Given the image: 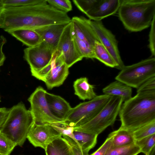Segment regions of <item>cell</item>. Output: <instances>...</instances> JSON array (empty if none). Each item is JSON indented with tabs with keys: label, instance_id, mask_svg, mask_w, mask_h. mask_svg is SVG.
<instances>
[{
	"label": "cell",
	"instance_id": "cell-1",
	"mask_svg": "<svg viewBox=\"0 0 155 155\" xmlns=\"http://www.w3.org/2000/svg\"><path fill=\"white\" fill-rule=\"evenodd\" d=\"M71 21L67 13L47 2L0 9V28L6 32L19 29L35 30L52 25L67 24Z\"/></svg>",
	"mask_w": 155,
	"mask_h": 155
},
{
	"label": "cell",
	"instance_id": "cell-2",
	"mask_svg": "<svg viewBox=\"0 0 155 155\" xmlns=\"http://www.w3.org/2000/svg\"><path fill=\"white\" fill-rule=\"evenodd\" d=\"M121 127L132 131L155 120V96L137 93L124 101L119 113Z\"/></svg>",
	"mask_w": 155,
	"mask_h": 155
},
{
	"label": "cell",
	"instance_id": "cell-3",
	"mask_svg": "<svg viewBox=\"0 0 155 155\" xmlns=\"http://www.w3.org/2000/svg\"><path fill=\"white\" fill-rule=\"evenodd\" d=\"M117 12L127 30L140 31L150 26L155 16V0H121Z\"/></svg>",
	"mask_w": 155,
	"mask_h": 155
},
{
	"label": "cell",
	"instance_id": "cell-4",
	"mask_svg": "<svg viewBox=\"0 0 155 155\" xmlns=\"http://www.w3.org/2000/svg\"><path fill=\"white\" fill-rule=\"evenodd\" d=\"M34 123L29 110L20 102L9 109L8 116L0 128V132L15 143L23 146L28 133Z\"/></svg>",
	"mask_w": 155,
	"mask_h": 155
},
{
	"label": "cell",
	"instance_id": "cell-5",
	"mask_svg": "<svg viewBox=\"0 0 155 155\" xmlns=\"http://www.w3.org/2000/svg\"><path fill=\"white\" fill-rule=\"evenodd\" d=\"M123 102L122 97L113 96L93 119L76 130L98 135L108 126L114 123Z\"/></svg>",
	"mask_w": 155,
	"mask_h": 155
},
{
	"label": "cell",
	"instance_id": "cell-6",
	"mask_svg": "<svg viewBox=\"0 0 155 155\" xmlns=\"http://www.w3.org/2000/svg\"><path fill=\"white\" fill-rule=\"evenodd\" d=\"M111 96L105 94L97 95L72 108L65 120L66 125L75 128L87 123L96 116Z\"/></svg>",
	"mask_w": 155,
	"mask_h": 155
},
{
	"label": "cell",
	"instance_id": "cell-7",
	"mask_svg": "<svg viewBox=\"0 0 155 155\" xmlns=\"http://www.w3.org/2000/svg\"><path fill=\"white\" fill-rule=\"evenodd\" d=\"M155 77V58H149L129 66H124L115 78L127 85L138 89Z\"/></svg>",
	"mask_w": 155,
	"mask_h": 155
},
{
	"label": "cell",
	"instance_id": "cell-8",
	"mask_svg": "<svg viewBox=\"0 0 155 155\" xmlns=\"http://www.w3.org/2000/svg\"><path fill=\"white\" fill-rule=\"evenodd\" d=\"M46 92L42 87L38 86L28 99L31 105L29 110L34 123L51 125H66L64 121L56 117L51 111L45 97Z\"/></svg>",
	"mask_w": 155,
	"mask_h": 155
},
{
	"label": "cell",
	"instance_id": "cell-9",
	"mask_svg": "<svg viewBox=\"0 0 155 155\" xmlns=\"http://www.w3.org/2000/svg\"><path fill=\"white\" fill-rule=\"evenodd\" d=\"M95 32L100 42L111 55L121 70L125 66L120 55L118 43L115 35L104 25L101 21H95L85 18Z\"/></svg>",
	"mask_w": 155,
	"mask_h": 155
},
{
	"label": "cell",
	"instance_id": "cell-10",
	"mask_svg": "<svg viewBox=\"0 0 155 155\" xmlns=\"http://www.w3.org/2000/svg\"><path fill=\"white\" fill-rule=\"evenodd\" d=\"M55 51L52 46L42 41L35 46L25 49L24 58L29 65L31 71H37L51 62Z\"/></svg>",
	"mask_w": 155,
	"mask_h": 155
},
{
	"label": "cell",
	"instance_id": "cell-11",
	"mask_svg": "<svg viewBox=\"0 0 155 155\" xmlns=\"http://www.w3.org/2000/svg\"><path fill=\"white\" fill-rule=\"evenodd\" d=\"M56 51L61 56L64 61L69 68L83 58L76 47L71 21L67 24L64 27Z\"/></svg>",
	"mask_w": 155,
	"mask_h": 155
},
{
	"label": "cell",
	"instance_id": "cell-12",
	"mask_svg": "<svg viewBox=\"0 0 155 155\" xmlns=\"http://www.w3.org/2000/svg\"><path fill=\"white\" fill-rule=\"evenodd\" d=\"M62 135L51 125L34 123L28 134L27 139L35 147L45 150L47 146Z\"/></svg>",
	"mask_w": 155,
	"mask_h": 155
},
{
	"label": "cell",
	"instance_id": "cell-13",
	"mask_svg": "<svg viewBox=\"0 0 155 155\" xmlns=\"http://www.w3.org/2000/svg\"><path fill=\"white\" fill-rule=\"evenodd\" d=\"M52 66L44 82L48 89L63 84L67 77L69 68L65 63L61 56L55 51L52 59Z\"/></svg>",
	"mask_w": 155,
	"mask_h": 155
},
{
	"label": "cell",
	"instance_id": "cell-14",
	"mask_svg": "<svg viewBox=\"0 0 155 155\" xmlns=\"http://www.w3.org/2000/svg\"><path fill=\"white\" fill-rule=\"evenodd\" d=\"M73 35L94 49L95 42L99 40L94 31L83 16L71 19Z\"/></svg>",
	"mask_w": 155,
	"mask_h": 155
},
{
	"label": "cell",
	"instance_id": "cell-15",
	"mask_svg": "<svg viewBox=\"0 0 155 155\" xmlns=\"http://www.w3.org/2000/svg\"><path fill=\"white\" fill-rule=\"evenodd\" d=\"M121 1V0H99L96 6L86 15L91 20L101 21L117 12Z\"/></svg>",
	"mask_w": 155,
	"mask_h": 155
},
{
	"label": "cell",
	"instance_id": "cell-16",
	"mask_svg": "<svg viewBox=\"0 0 155 155\" xmlns=\"http://www.w3.org/2000/svg\"><path fill=\"white\" fill-rule=\"evenodd\" d=\"M66 25H52L35 30L39 35L42 41L51 46L56 51L60 38Z\"/></svg>",
	"mask_w": 155,
	"mask_h": 155
},
{
	"label": "cell",
	"instance_id": "cell-17",
	"mask_svg": "<svg viewBox=\"0 0 155 155\" xmlns=\"http://www.w3.org/2000/svg\"><path fill=\"white\" fill-rule=\"evenodd\" d=\"M45 97L52 114L65 121V119L72 108L69 103L61 97L47 91Z\"/></svg>",
	"mask_w": 155,
	"mask_h": 155
},
{
	"label": "cell",
	"instance_id": "cell-18",
	"mask_svg": "<svg viewBox=\"0 0 155 155\" xmlns=\"http://www.w3.org/2000/svg\"><path fill=\"white\" fill-rule=\"evenodd\" d=\"M7 32L28 47L35 46L42 42L40 36L35 30L19 29Z\"/></svg>",
	"mask_w": 155,
	"mask_h": 155
},
{
	"label": "cell",
	"instance_id": "cell-19",
	"mask_svg": "<svg viewBox=\"0 0 155 155\" xmlns=\"http://www.w3.org/2000/svg\"><path fill=\"white\" fill-rule=\"evenodd\" d=\"M73 87L74 94L81 100H90L97 96L94 91V86L89 83L86 77L76 80L74 82Z\"/></svg>",
	"mask_w": 155,
	"mask_h": 155
},
{
	"label": "cell",
	"instance_id": "cell-20",
	"mask_svg": "<svg viewBox=\"0 0 155 155\" xmlns=\"http://www.w3.org/2000/svg\"><path fill=\"white\" fill-rule=\"evenodd\" d=\"M102 91L105 94L121 97L124 102L132 97L131 87L117 80L105 87L103 89Z\"/></svg>",
	"mask_w": 155,
	"mask_h": 155
},
{
	"label": "cell",
	"instance_id": "cell-21",
	"mask_svg": "<svg viewBox=\"0 0 155 155\" xmlns=\"http://www.w3.org/2000/svg\"><path fill=\"white\" fill-rule=\"evenodd\" d=\"M108 137L110 138L114 147L125 146L135 142L133 131L121 127L111 133Z\"/></svg>",
	"mask_w": 155,
	"mask_h": 155
},
{
	"label": "cell",
	"instance_id": "cell-22",
	"mask_svg": "<svg viewBox=\"0 0 155 155\" xmlns=\"http://www.w3.org/2000/svg\"><path fill=\"white\" fill-rule=\"evenodd\" d=\"M45 150L46 155H73L70 144L62 137L55 139L49 144Z\"/></svg>",
	"mask_w": 155,
	"mask_h": 155
},
{
	"label": "cell",
	"instance_id": "cell-23",
	"mask_svg": "<svg viewBox=\"0 0 155 155\" xmlns=\"http://www.w3.org/2000/svg\"><path fill=\"white\" fill-rule=\"evenodd\" d=\"M75 142L83 150L89 152L95 145L98 135L87 132L74 130Z\"/></svg>",
	"mask_w": 155,
	"mask_h": 155
},
{
	"label": "cell",
	"instance_id": "cell-24",
	"mask_svg": "<svg viewBox=\"0 0 155 155\" xmlns=\"http://www.w3.org/2000/svg\"><path fill=\"white\" fill-rule=\"evenodd\" d=\"M94 58H96L106 65L117 68V65L109 52L98 41L95 42L94 48Z\"/></svg>",
	"mask_w": 155,
	"mask_h": 155
},
{
	"label": "cell",
	"instance_id": "cell-25",
	"mask_svg": "<svg viewBox=\"0 0 155 155\" xmlns=\"http://www.w3.org/2000/svg\"><path fill=\"white\" fill-rule=\"evenodd\" d=\"M140 153V148L135 142L125 146H112L105 155H137Z\"/></svg>",
	"mask_w": 155,
	"mask_h": 155
},
{
	"label": "cell",
	"instance_id": "cell-26",
	"mask_svg": "<svg viewBox=\"0 0 155 155\" xmlns=\"http://www.w3.org/2000/svg\"><path fill=\"white\" fill-rule=\"evenodd\" d=\"M46 3L47 0H0V9L5 7L31 5Z\"/></svg>",
	"mask_w": 155,
	"mask_h": 155
},
{
	"label": "cell",
	"instance_id": "cell-27",
	"mask_svg": "<svg viewBox=\"0 0 155 155\" xmlns=\"http://www.w3.org/2000/svg\"><path fill=\"white\" fill-rule=\"evenodd\" d=\"M73 36L77 49L81 56L83 58H94V49L74 35Z\"/></svg>",
	"mask_w": 155,
	"mask_h": 155
},
{
	"label": "cell",
	"instance_id": "cell-28",
	"mask_svg": "<svg viewBox=\"0 0 155 155\" xmlns=\"http://www.w3.org/2000/svg\"><path fill=\"white\" fill-rule=\"evenodd\" d=\"M133 134L135 141L155 134V120L135 130Z\"/></svg>",
	"mask_w": 155,
	"mask_h": 155
},
{
	"label": "cell",
	"instance_id": "cell-29",
	"mask_svg": "<svg viewBox=\"0 0 155 155\" xmlns=\"http://www.w3.org/2000/svg\"><path fill=\"white\" fill-rule=\"evenodd\" d=\"M135 143L140 148L141 153H144L145 155H148L155 146V134L136 140Z\"/></svg>",
	"mask_w": 155,
	"mask_h": 155
},
{
	"label": "cell",
	"instance_id": "cell-30",
	"mask_svg": "<svg viewBox=\"0 0 155 155\" xmlns=\"http://www.w3.org/2000/svg\"><path fill=\"white\" fill-rule=\"evenodd\" d=\"M16 146L15 143L0 132V154L10 155Z\"/></svg>",
	"mask_w": 155,
	"mask_h": 155
},
{
	"label": "cell",
	"instance_id": "cell-31",
	"mask_svg": "<svg viewBox=\"0 0 155 155\" xmlns=\"http://www.w3.org/2000/svg\"><path fill=\"white\" fill-rule=\"evenodd\" d=\"M99 0H73V3L78 9L85 15L92 10Z\"/></svg>",
	"mask_w": 155,
	"mask_h": 155
},
{
	"label": "cell",
	"instance_id": "cell-32",
	"mask_svg": "<svg viewBox=\"0 0 155 155\" xmlns=\"http://www.w3.org/2000/svg\"><path fill=\"white\" fill-rule=\"evenodd\" d=\"M47 3L60 11L67 13L72 10L71 2L69 0H47Z\"/></svg>",
	"mask_w": 155,
	"mask_h": 155
},
{
	"label": "cell",
	"instance_id": "cell-33",
	"mask_svg": "<svg viewBox=\"0 0 155 155\" xmlns=\"http://www.w3.org/2000/svg\"><path fill=\"white\" fill-rule=\"evenodd\" d=\"M137 89V93L155 96V77L148 79Z\"/></svg>",
	"mask_w": 155,
	"mask_h": 155
},
{
	"label": "cell",
	"instance_id": "cell-34",
	"mask_svg": "<svg viewBox=\"0 0 155 155\" xmlns=\"http://www.w3.org/2000/svg\"><path fill=\"white\" fill-rule=\"evenodd\" d=\"M55 130L63 136H67L75 141L73 134L74 127L65 124L51 125Z\"/></svg>",
	"mask_w": 155,
	"mask_h": 155
},
{
	"label": "cell",
	"instance_id": "cell-35",
	"mask_svg": "<svg viewBox=\"0 0 155 155\" xmlns=\"http://www.w3.org/2000/svg\"><path fill=\"white\" fill-rule=\"evenodd\" d=\"M52 66V59L48 65L41 69L37 71L31 72V75L37 79L44 82L46 77L51 71Z\"/></svg>",
	"mask_w": 155,
	"mask_h": 155
},
{
	"label": "cell",
	"instance_id": "cell-36",
	"mask_svg": "<svg viewBox=\"0 0 155 155\" xmlns=\"http://www.w3.org/2000/svg\"><path fill=\"white\" fill-rule=\"evenodd\" d=\"M155 16L154 17L150 25V29L149 34V45L152 56L155 55Z\"/></svg>",
	"mask_w": 155,
	"mask_h": 155
},
{
	"label": "cell",
	"instance_id": "cell-37",
	"mask_svg": "<svg viewBox=\"0 0 155 155\" xmlns=\"http://www.w3.org/2000/svg\"><path fill=\"white\" fill-rule=\"evenodd\" d=\"M112 146L111 140L108 137L103 144L96 151L90 155H105Z\"/></svg>",
	"mask_w": 155,
	"mask_h": 155
},
{
	"label": "cell",
	"instance_id": "cell-38",
	"mask_svg": "<svg viewBox=\"0 0 155 155\" xmlns=\"http://www.w3.org/2000/svg\"><path fill=\"white\" fill-rule=\"evenodd\" d=\"M62 136L70 144L72 150L73 155H89L88 152L83 151L77 143L71 138L66 136Z\"/></svg>",
	"mask_w": 155,
	"mask_h": 155
},
{
	"label": "cell",
	"instance_id": "cell-39",
	"mask_svg": "<svg viewBox=\"0 0 155 155\" xmlns=\"http://www.w3.org/2000/svg\"><path fill=\"white\" fill-rule=\"evenodd\" d=\"M7 40L3 35L0 37V68L2 66L6 59V57L3 51L4 45L6 43Z\"/></svg>",
	"mask_w": 155,
	"mask_h": 155
},
{
	"label": "cell",
	"instance_id": "cell-40",
	"mask_svg": "<svg viewBox=\"0 0 155 155\" xmlns=\"http://www.w3.org/2000/svg\"><path fill=\"white\" fill-rule=\"evenodd\" d=\"M9 111V109L5 107L0 108V128L7 117Z\"/></svg>",
	"mask_w": 155,
	"mask_h": 155
},
{
	"label": "cell",
	"instance_id": "cell-41",
	"mask_svg": "<svg viewBox=\"0 0 155 155\" xmlns=\"http://www.w3.org/2000/svg\"><path fill=\"white\" fill-rule=\"evenodd\" d=\"M155 147L154 146L151 150L148 155H155Z\"/></svg>",
	"mask_w": 155,
	"mask_h": 155
},
{
	"label": "cell",
	"instance_id": "cell-42",
	"mask_svg": "<svg viewBox=\"0 0 155 155\" xmlns=\"http://www.w3.org/2000/svg\"><path fill=\"white\" fill-rule=\"evenodd\" d=\"M1 101H0V102Z\"/></svg>",
	"mask_w": 155,
	"mask_h": 155
},
{
	"label": "cell",
	"instance_id": "cell-43",
	"mask_svg": "<svg viewBox=\"0 0 155 155\" xmlns=\"http://www.w3.org/2000/svg\"><path fill=\"white\" fill-rule=\"evenodd\" d=\"M0 155H2V154H0Z\"/></svg>",
	"mask_w": 155,
	"mask_h": 155
}]
</instances>
